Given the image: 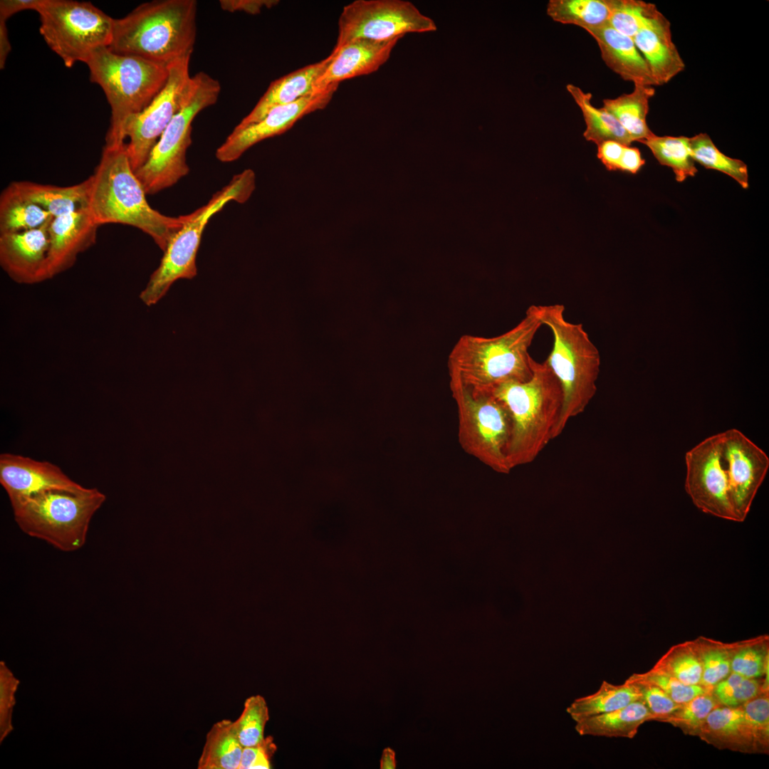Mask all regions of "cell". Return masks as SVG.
<instances>
[{
    "label": "cell",
    "mask_w": 769,
    "mask_h": 769,
    "mask_svg": "<svg viewBox=\"0 0 769 769\" xmlns=\"http://www.w3.org/2000/svg\"><path fill=\"white\" fill-rule=\"evenodd\" d=\"M195 0H156L115 19L109 48L168 66L191 56L197 36Z\"/></svg>",
    "instance_id": "obj_4"
},
{
    "label": "cell",
    "mask_w": 769,
    "mask_h": 769,
    "mask_svg": "<svg viewBox=\"0 0 769 769\" xmlns=\"http://www.w3.org/2000/svg\"><path fill=\"white\" fill-rule=\"evenodd\" d=\"M644 163L645 160L642 158L637 147L626 145L618 170L634 174L640 170Z\"/></svg>",
    "instance_id": "obj_48"
},
{
    "label": "cell",
    "mask_w": 769,
    "mask_h": 769,
    "mask_svg": "<svg viewBox=\"0 0 769 769\" xmlns=\"http://www.w3.org/2000/svg\"><path fill=\"white\" fill-rule=\"evenodd\" d=\"M11 183L24 197L49 212L53 217L88 207L90 177L78 184L66 187L29 181Z\"/></svg>",
    "instance_id": "obj_24"
},
{
    "label": "cell",
    "mask_w": 769,
    "mask_h": 769,
    "mask_svg": "<svg viewBox=\"0 0 769 769\" xmlns=\"http://www.w3.org/2000/svg\"><path fill=\"white\" fill-rule=\"evenodd\" d=\"M11 44L9 39L8 30L6 21L0 19V67L3 68L6 58L11 51Z\"/></svg>",
    "instance_id": "obj_49"
},
{
    "label": "cell",
    "mask_w": 769,
    "mask_h": 769,
    "mask_svg": "<svg viewBox=\"0 0 769 769\" xmlns=\"http://www.w3.org/2000/svg\"><path fill=\"white\" fill-rule=\"evenodd\" d=\"M658 9L652 3L641 0H611L609 24L632 38Z\"/></svg>",
    "instance_id": "obj_39"
},
{
    "label": "cell",
    "mask_w": 769,
    "mask_h": 769,
    "mask_svg": "<svg viewBox=\"0 0 769 769\" xmlns=\"http://www.w3.org/2000/svg\"><path fill=\"white\" fill-rule=\"evenodd\" d=\"M51 220L31 230L0 234V266L15 283L33 285L44 281Z\"/></svg>",
    "instance_id": "obj_18"
},
{
    "label": "cell",
    "mask_w": 769,
    "mask_h": 769,
    "mask_svg": "<svg viewBox=\"0 0 769 769\" xmlns=\"http://www.w3.org/2000/svg\"><path fill=\"white\" fill-rule=\"evenodd\" d=\"M437 29L434 20L404 0H356L344 6L333 50L357 38L386 41Z\"/></svg>",
    "instance_id": "obj_13"
},
{
    "label": "cell",
    "mask_w": 769,
    "mask_h": 769,
    "mask_svg": "<svg viewBox=\"0 0 769 769\" xmlns=\"http://www.w3.org/2000/svg\"><path fill=\"white\" fill-rule=\"evenodd\" d=\"M576 105L580 109L585 122L583 136L597 145L607 140H614L625 145L634 142L618 120L604 108H596L591 102L592 94L585 93L573 84L566 85Z\"/></svg>",
    "instance_id": "obj_28"
},
{
    "label": "cell",
    "mask_w": 769,
    "mask_h": 769,
    "mask_svg": "<svg viewBox=\"0 0 769 769\" xmlns=\"http://www.w3.org/2000/svg\"><path fill=\"white\" fill-rule=\"evenodd\" d=\"M277 750L273 738L265 737L256 745L244 747L239 769H270Z\"/></svg>",
    "instance_id": "obj_44"
},
{
    "label": "cell",
    "mask_w": 769,
    "mask_h": 769,
    "mask_svg": "<svg viewBox=\"0 0 769 769\" xmlns=\"http://www.w3.org/2000/svg\"><path fill=\"white\" fill-rule=\"evenodd\" d=\"M268 719V705L262 696L254 695L246 699L241 715L234 721L243 747L256 745L263 740Z\"/></svg>",
    "instance_id": "obj_38"
},
{
    "label": "cell",
    "mask_w": 769,
    "mask_h": 769,
    "mask_svg": "<svg viewBox=\"0 0 769 769\" xmlns=\"http://www.w3.org/2000/svg\"><path fill=\"white\" fill-rule=\"evenodd\" d=\"M243 748L234 721H218L206 733L197 768L239 769Z\"/></svg>",
    "instance_id": "obj_27"
},
{
    "label": "cell",
    "mask_w": 769,
    "mask_h": 769,
    "mask_svg": "<svg viewBox=\"0 0 769 769\" xmlns=\"http://www.w3.org/2000/svg\"><path fill=\"white\" fill-rule=\"evenodd\" d=\"M633 90L611 99H604L603 106L631 136L633 141L644 140L654 134L647 117L649 100L655 94L653 86L634 85Z\"/></svg>",
    "instance_id": "obj_26"
},
{
    "label": "cell",
    "mask_w": 769,
    "mask_h": 769,
    "mask_svg": "<svg viewBox=\"0 0 769 769\" xmlns=\"http://www.w3.org/2000/svg\"><path fill=\"white\" fill-rule=\"evenodd\" d=\"M641 678L660 687L674 702L683 704L699 694L712 690L702 685H689L653 668L647 672L637 674Z\"/></svg>",
    "instance_id": "obj_43"
},
{
    "label": "cell",
    "mask_w": 769,
    "mask_h": 769,
    "mask_svg": "<svg viewBox=\"0 0 769 769\" xmlns=\"http://www.w3.org/2000/svg\"><path fill=\"white\" fill-rule=\"evenodd\" d=\"M99 226L88 207L53 217L44 281L70 269L78 256L95 244Z\"/></svg>",
    "instance_id": "obj_16"
},
{
    "label": "cell",
    "mask_w": 769,
    "mask_h": 769,
    "mask_svg": "<svg viewBox=\"0 0 769 769\" xmlns=\"http://www.w3.org/2000/svg\"><path fill=\"white\" fill-rule=\"evenodd\" d=\"M36 11L40 33L68 68L112 42L115 19L90 2L43 0Z\"/></svg>",
    "instance_id": "obj_12"
},
{
    "label": "cell",
    "mask_w": 769,
    "mask_h": 769,
    "mask_svg": "<svg viewBox=\"0 0 769 769\" xmlns=\"http://www.w3.org/2000/svg\"><path fill=\"white\" fill-rule=\"evenodd\" d=\"M221 92L219 80L205 72L192 76L190 90L151 151L135 173L146 194L170 187L189 170L187 151L192 144V122L205 108L214 105Z\"/></svg>",
    "instance_id": "obj_10"
},
{
    "label": "cell",
    "mask_w": 769,
    "mask_h": 769,
    "mask_svg": "<svg viewBox=\"0 0 769 769\" xmlns=\"http://www.w3.org/2000/svg\"><path fill=\"white\" fill-rule=\"evenodd\" d=\"M278 2L276 0H220L219 5L225 11H243L256 15L260 14L263 8H272Z\"/></svg>",
    "instance_id": "obj_46"
},
{
    "label": "cell",
    "mask_w": 769,
    "mask_h": 769,
    "mask_svg": "<svg viewBox=\"0 0 769 769\" xmlns=\"http://www.w3.org/2000/svg\"><path fill=\"white\" fill-rule=\"evenodd\" d=\"M380 766L381 769H394L397 766L395 751L389 747L385 748L381 755Z\"/></svg>",
    "instance_id": "obj_50"
},
{
    "label": "cell",
    "mask_w": 769,
    "mask_h": 769,
    "mask_svg": "<svg viewBox=\"0 0 769 769\" xmlns=\"http://www.w3.org/2000/svg\"><path fill=\"white\" fill-rule=\"evenodd\" d=\"M106 497L97 488L50 489L11 503L14 520L27 535L64 552L82 548L90 522Z\"/></svg>",
    "instance_id": "obj_8"
},
{
    "label": "cell",
    "mask_w": 769,
    "mask_h": 769,
    "mask_svg": "<svg viewBox=\"0 0 769 769\" xmlns=\"http://www.w3.org/2000/svg\"><path fill=\"white\" fill-rule=\"evenodd\" d=\"M653 716L641 700L612 711L592 716L576 722L580 736L633 738L639 727Z\"/></svg>",
    "instance_id": "obj_25"
},
{
    "label": "cell",
    "mask_w": 769,
    "mask_h": 769,
    "mask_svg": "<svg viewBox=\"0 0 769 769\" xmlns=\"http://www.w3.org/2000/svg\"><path fill=\"white\" fill-rule=\"evenodd\" d=\"M90 178L88 208L98 226L122 224L148 234L164 251L187 215L168 216L150 206L132 169L126 144L105 145Z\"/></svg>",
    "instance_id": "obj_2"
},
{
    "label": "cell",
    "mask_w": 769,
    "mask_h": 769,
    "mask_svg": "<svg viewBox=\"0 0 769 769\" xmlns=\"http://www.w3.org/2000/svg\"><path fill=\"white\" fill-rule=\"evenodd\" d=\"M639 142L645 145L661 165L671 168L679 182L695 176L698 172L691 156L689 137L658 136L654 133Z\"/></svg>",
    "instance_id": "obj_32"
},
{
    "label": "cell",
    "mask_w": 769,
    "mask_h": 769,
    "mask_svg": "<svg viewBox=\"0 0 769 769\" xmlns=\"http://www.w3.org/2000/svg\"><path fill=\"white\" fill-rule=\"evenodd\" d=\"M628 679L637 686L641 695L640 700L652 714L653 721L661 722L680 706L681 704L674 702L660 687L637 674H633Z\"/></svg>",
    "instance_id": "obj_42"
},
{
    "label": "cell",
    "mask_w": 769,
    "mask_h": 769,
    "mask_svg": "<svg viewBox=\"0 0 769 769\" xmlns=\"http://www.w3.org/2000/svg\"><path fill=\"white\" fill-rule=\"evenodd\" d=\"M256 187V176L246 169L233 177L228 184L213 194L209 202L187 214L181 228L169 241L160 263L152 273L140 298L147 305L156 304L178 279L196 276V257L204 230L209 219L229 202H246Z\"/></svg>",
    "instance_id": "obj_9"
},
{
    "label": "cell",
    "mask_w": 769,
    "mask_h": 769,
    "mask_svg": "<svg viewBox=\"0 0 769 769\" xmlns=\"http://www.w3.org/2000/svg\"><path fill=\"white\" fill-rule=\"evenodd\" d=\"M586 31L595 40L607 66L623 80L634 85H656L646 61L632 38L616 31L609 23Z\"/></svg>",
    "instance_id": "obj_21"
},
{
    "label": "cell",
    "mask_w": 769,
    "mask_h": 769,
    "mask_svg": "<svg viewBox=\"0 0 769 769\" xmlns=\"http://www.w3.org/2000/svg\"><path fill=\"white\" fill-rule=\"evenodd\" d=\"M625 146L614 140L604 141L597 145V157L607 170L617 171Z\"/></svg>",
    "instance_id": "obj_45"
},
{
    "label": "cell",
    "mask_w": 769,
    "mask_h": 769,
    "mask_svg": "<svg viewBox=\"0 0 769 769\" xmlns=\"http://www.w3.org/2000/svg\"><path fill=\"white\" fill-rule=\"evenodd\" d=\"M399 38L386 41L357 38L333 50L330 63L315 83L311 95L339 85L340 81L377 71L387 61Z\"/></svg>",
    "instance_id": "obj_19"
},
{
    "label": "cell",
    "mask_w": 769,
    "mask_h": 769,
    "mask_svg": "<svg viewBox=\"0 0 769 769\" xmlns=\"http://www.w3.org/2000/svg\"><path fill=\"white\" fill-rule=\"evenodd\" d=\"M541 321L552 332V350L545 360L557 377L563 401L555 438L569 420L585 410L597 392L600 355L581 323L566 320L562 304L540 305Z\"/></svg>",
    "instance_id": "obj_6"
},
{
    "label": "cell",
    "mask_w": 769,
    "mask_h": 769,
    "mask_svg": "<svg viewBox=\"0 0 769 769\" xmlns=\"http://www.w3.org/2000/svg\"><path fill=\"white\" fill-rule=\"evenodd\" d=\"M749 726L755 753H769V690L742 705Z\"/></svg>",
    "instance_id": "obj_41"
},
{
    "label": "cell",
    "mask_w": 769,
    "mask_h": 769,
    "mask_svg": "<svg viewBox=\"0 0 769 769\" xmlns=\"http://www.w3.org/2000/svg\"><path fill=\"white\" fill-rule=\"evenodd\" d=\"M53 216L24 197L10 183L0 195V234L21 232L41 227Z\"/></svg>",
    "instance_id": "obj_30"
},
{
    "label": "cell",
    "mask_w": 769,
    "mask_h": 769,
    "mask_svg": "<svg viewBox=\"0 0 769 769\" xmlns=\"http://www.w3.org/2000/svg\"><path fill=\"white\" fill-rule=\"evenodd\" d=\"M85 63L90 80L102 88L111 108L105 145L125 143L127 120L142 111L164 86L168 68L140 57L114 53L108 47L94 51Z\"/></svg>",
    "instance_id": "obj_7"
},
{
    "label": "cell",
    "mask_w": 769,
    "mask_h": 769,
    "mask_svg": "<svg viewBox=\"0 0 769 769\" xmlns=\"http://www.w3.org/2000/svg\"><path fill=\"white\" fill-rule=\"evenodd\" d=\"M698 737L720 750L755 753L742 706H718L708 715Z\"/></svg>",
    "instance_id": "obj_23"
},
{
    "label": "cell",
    "mask_w": 769,
    "mask_h": 769,
    "mask_svg": "<svg viewBox=\"0 0 769 769\" xmlns=\"http://www.w3.org/2000/svg\"><path fill=\"white\" fill-rule=\"evenodd\" d=\"M190 58L186 56L168 65V78L164 86L142 111L131 116L125 125L124 138L129 139L128 143H125L126 150L135 172L145 163L190 90L192 83V76L189 73Z\"/></svg>",
    "instance_id": "obj_14"
},
{
    "label": "cell",
    "mask_w": 769,
    "mask_h": 769,
    "mask_svg": "<svg viewBox=\"0 0 769 769\" xmlns=\"http://www.w3.org/2000/svg\"><path fill=\"white\" fill-rule=\"evenodd\" d=\"M769 637L759 635L736 642L731 659V671L746 677L768 681Z\"/></svg>",
    "instance_id": "obj_36"
},
{
    "label": "cell",
    "mask_w": 769,
    "mask_h": 769,
    "mask_svg": "<svg viewBox=\"0 0 769 769\" xmlns=\"http://www.w3.org/2000/svg\"><path fill=\"white\" fill-rule=\"evenodd\" d=\"M765 690H769V687L764 685L763 678H748L731 671L713 687L712 694L719 705L736 707Z\"/></svg>",
    "instance_id": "obj_40"
},
{
    "label": "cell",
    "mask_w": 769,
    "mask_h": 769,
    "mask_svg": "<svg viewBox=\"0 0 769 769\" xmlns=\"http://www.w3.org/2000/svg\"><path fill=\"white\" fill-rule=\"evenodd\" d=\"M449 377L457 407L460 446L494 471L509 474L512 421L506 406L491 392L471 391L457 378Z\"/></svg>",
    "instance_id": "obj_11"
},
{
    "label": "cell",
    "mask_w": 769,
    "mask_h": 769,
    "mask_svg": "<svg viewBox=\"0 0 769 769\" xmlns=\"http://www.w3.org/2000/svg\"><path fill=\"white\" fill-rule=\"evenodd\" d=\"M546 12L554 21L586 31L609 23L611 0H550Z\"/></svg>",
    "instance_id": "obj_31"
},
{
    "label": "cell",
    "mask_w": 769,
    "mask_h": 769,
    "mask_svg": "<svg viewBox=\"0 0 769 769\" xmlns=\"http://www.w3.org/2000/svg\"><path fill=\"white\" fill-rule=\"evenodd\" d=\"M338 86L333 85L318 95H308L294 103L276 107L260 121L242 130H233L216 150V158L222 162L234 161L255 144L286 132L303 116L325 108Z\"/></svg>",
    "instance_id": "obj_15"
},
{
    "label": "cell",
    "mask_w": 769,
    "mask_h": 769,
    "mask_svg": "<svg viewBox=\"0 0 769 769\" xmlns=\"http://www.w3.org/2000/svg\"><path fill=\"white\" fill-rule=\"evenodd\" d=\"M43 0H1L0 19L5 21L12 15L24 11H36Z\"/></svg>",
    "instance_id": "obj_47"
},
{
    "label": "cell",
    "mask_w": 769,
    "mask_h": 769,
    "mask_svg": "<svg viewBox=\"0 0 769 769\" xmlns=\"http://www.w3.org/2000/svg\"><path fill=\"white\" fill-rule=\"evenodd\" d=\"M718 706L712 691H707L681 704L661 722L679 728L686 735L698 736L708 715Z\"/></svg>",
    "instance_id": "obj_37"
},
{
    "label": "cell",
    "mask_w": 769,
    "mask_h": 769,
    "mask_svg": "<svg viewBox=\"0 0 769 769\" xmlns=\"http://www.w3.org/2000/svg\"><path fill=\"white\" fill-rule=\"evenodd\" d=\"M0 483L11 504L46 490L85 488L55 464L9 453L0 456Z\"/></svg>",
    "instance_id": "obj_17"
},
{
    "label": "cell",
    "mask_w": 769,
    "mask_h": 769,
    "mask_svg": "<svg viewBox=\"0 0 769 769\" xmlns=\"http://www.w3.org/2000/svg\"><path fill=\"white\" fill-rule=\"evenodd\" d=\"M646 61L656 85L668 83L685 68L672 40L671 23L659 9L632 38Z\"/></svg>",
    "instance_id": "obj_20"
},
{
    "label": "cell",
    "mask_w": 769,
    "mask_h": 769,
    "mask_svg": "<svg viewBox=\"0 0 769 769\" xmlns=\"http://www.w3.org/2000/svg\"><path fill=\"white\" fill-rule=\"evenodd\" d=\"M702 664L701 685L713 687L731 672V659L736 642L725 643L703 636L693 640Z\"/></svg>",
    "instance_id": "obj_35"
},
{
    "label": "cell",
    "mask_w": 769,
    "mask_h": 769,
    "mask_svg": "<svg viewBox=\"0 0 769 769\" xmlns=\"http://www.w3.org/2000/svg\"><path fill=\"white\" fill-rule=\"evenodd\" d=\"M641 695L635 684L627 679L622 684L603 681L592 694L576 699L567 708V713L577 722L584 718L625 707L640 700Z\"/></svg>",
    "instance_id": "obj_29"
},
{
    "label": "cell",
    "mask_w": 769,
    "mask_h": 769,
    "mask_svg": "<svg viewBox=\"0 0 769 769\" xmlns=\"http://www.w3.org/2000/svg\"><path fill=\"white\" fill-rule=\"evenodd\" d=\"M691 156L706 169L723 172L736 180L743 189H748L747 165L741 160L730 157L721 152L706 133L689 137Z\"/></svg>",
    "instance_id": "obj_33"
},
{
    "label": "cell",
    "mask_w": 769,
    "mask_h": 769,
    "mask_svg": "<svg viewBox=\"0 0 769 769\" xmlns=\"http://www.w3.org/2000/svg\"><path fill=\"white\" fill-rule=\"evenodd\" d=\"M685 490L701 511L736 522L747 517L769 468L767 454L736 429L706 438L685 456Z\"/></svg>",
    "instance_id": "obj_1"
},
{
    "label": "cell",
    "mask_w": 769,
    "mask_h": 769,
    "mask_svg": "<svg viewBox=\"0 0 769 769\" xmlns=\"http://www.w3.org/2000/svg\"><path fill=\"white\" fill-rule=\"evenodd\" d=\"M332 59H325L294 70L273 81L255 107L234 130H240L263 119L273 108L311 95L313 87Z\"/></svg>",
    "instance_id": "obj_22"
},
{
    "label": "cell",
    "mask_w": 769,
    "mask_h": 769,
    "mask_svg": "<svg viewBox=\"0 0 769 769\" xmlns=\"http://www.w3.org/2000/svg\"><path fill=\"white\" fill-rule=\"evenodd\" d=\"M653 669L689 685H701L702 664L693 640L671 647Z\"/></svg>",
    "instance_id": "obj_34"
},
{
    "label": "cell",
    "mask_w": 769,
    "mask_h": 769,
    "mask_svg": "<svg viewBox=\"0 0 769 769\" xmlns=\"http://www.w3.org/2000/svg\"><path fill=\"white\" fill-rule=\"evenodd\" d=\"M509 411L512 431L508 450L511 470L533 462L555 439L562 407L561 386L547 365L533 361V374L525 382L511 381L491 390Z\"/></svg>",
    "instance_id": "obj_5"
},
{
    "label": "cell",
    "mask_w": 769,
    "mask_h": 769,
    "mask_svg": "<svg viewBox=\"0 0 769 769\" xmlns=\"http://www.w3.org/2000/svg\"><path fill=\"white\" fill-rule=\"evenodd\" d=\"M542 325L540 305H531L515 327L500 335L461 336L449 355V377L474 392H491L507 382L528 380L533 361L528 350Z\"/></svg>",
    "instance_id": "obj_3"
}]
</instances>
